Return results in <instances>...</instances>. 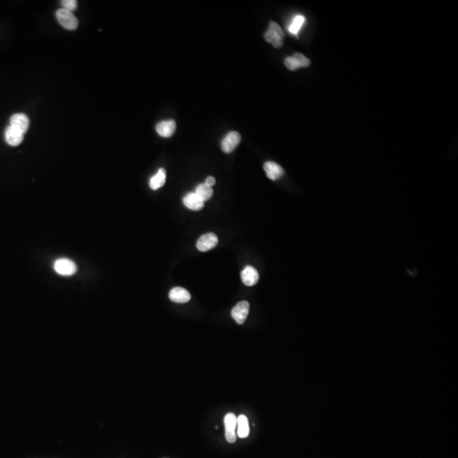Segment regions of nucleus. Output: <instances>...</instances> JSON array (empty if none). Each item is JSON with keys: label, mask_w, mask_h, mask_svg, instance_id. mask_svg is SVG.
<instances>
[{"label": "nucleus", "mask_w": 458, "mask_h": 458, "mask_svg": "<svg viewBox=\"0 0 458 458\" xmlns=\"http://www.w3.org/2000/svg\"><path fill=\"white\" fill-rule=\"evenodd\" d=\"M205 183L206 184V185L210 186V187H212V186H214L215 184H216V179H215L213 177H208L207 178H206V180H205Z\"/></svg>", "instance_id": "4be33fe9"}, {"label": "nucleus", "mask_w": 458, "mask_h": 458, "mask_svg": "<svg viewBox=\"0 0 458 458\" xmlns=\"http://www.w3.org/2000/svg\"><path fill=\"white\" fill-rule=\"evenodd\" d=\"M166 172L163 168L159 169L157 173L149 180V187L153 190H157L166 183Z\"/></svg>", "instance_id": "dca6fc26"}, {"label": "nucleus", "mask_w": 458, "mask_h": 458, "mask_svg": "<svg viewBox=\"0 0 458 458\" xmlns=\"http://www.w3.org/2000/svg\"><path fill=\"white\" fill-rule=\"evenodd\" d=\"M24 133L15 127L8 126L5 130V140L10 146H17L22 142Z\"/></svg>", "instance_id": "9d476101"}, {"label": "nucleus", "mask_w": 458, "mask_h": 458, "mask_svg": "<svg viewBox=\"0 0 458 458\" xmlns=\"http://www.w3.org/2000/svg\"><path fill=\"white\" fill-rule=\"evenodd\" d=\"M183 204L192 211H200L204 207V201L195 193H189L183 198Z\"/></svg>", "instance_id": "4468645a"}, {"label": "nucleus", "mask_w": 458, "mask_h": 458, "mask_svg": "<svg viewBox=\"0 0 458 458\" xmlns=\"http://www.w3.org/2000/svg\"><path fill=\"white\" fill-rule=\"evenodd\" d=\"M241 280L246 286H254L259 280L258 272L255 267L247 266L241 272Z\"/></svg>", "instance_id": "1a4fd4ad"}, {"label": "nucleus", "mask_w": 458, "mask_h": 458, "mask_svg": "<svg viewBox=\"0 0 458 458\" xmlns=\"http://www.w3.org/2000/svg\"><path fill=\"white\" fill-rule=\"evenodd\" d=\"M284 64L286 65V67L290 70H298L299 68H301L297 60L293 56L287 57L284 60Z\"/></svg>", "instance_id": "412c9836"}, {"label": "nucleus", "mask_w": 458, "mask_h": 458, "mask_svg": "<svg viewBox=\"0 0 458 458\" xmlns=\"http://www.w3.org/2000/svg\"><path fill=\"white\" fill-rule=\"evenodd\" d=\"M264 170L267 173V177L270 178L271 180H278L284 174V169L273 161L266 162L264 164Z\"/></svg>", "instance_id": "ddd939ff"}, {"label": "nucleus", "mask_w": 458, "mask_h": 458, "mask_svg": "<svg viewBox=\"0 0 458 458\" xmlns=\"http://www.w3.org/2000/svg\"><path fill=\"white\" fill-rule=\"evenodd\" d=\"M194 193L205 202L206 200H210L213 195V189L205 183H201L200 185L197 186Z\"/></svg>", "instance_id": "f3484780"}, {"label": "nucleus", "mask_w": 458, "mask_h": 458, "mask_svg": "<svg viewBox=\"0 0 458 458\" xmlns=\"http://www.w3.org/2000/svg\"><path fill=\"white\" fill-rule=\"evenodd\" d=\"M53 268L57 273L62 276H71L76 273V265L71 260L67 258L58 259L54 262Z\"/></svg>", "instance_id": "7ed1b4c3"}, {"label": "nucleus", "mask_w": 458, "mask_h": 458, "mask_svg": "<svg viewBox=\"0 0 458 458\" xmlns=\"http://www.w3.org/2000/svg\"><path fill=\"white\" fill-rule=\"evenodd\" d=\"M285 36L281 26L278 23L271 21L269 23V28L265 33V39L273 44L276 48H281L284 44V37Z\"/></svg>", "instance_id": "f257e3e1"}, {"label": "nucleus", "mask_w": 458, "mask_h": 458, "mask_svg": "<svg viewBox=\"0 0 458 458\" xmlns=\"http://www.w3.org/2000/svg\"><path fill=\"white\" fill-rule=\"evenodd\" d=\"M56 18L59 24L67 30H75L78 26V20L72 12L59 8L56 12Z\"/></svg>", "instance_id": "f03ea898"}, {"label": "nucleus", "mask_w": 458, "mask_h": 458, "mask_svg": "<svg viewBox=\"0 0 458 458\" xmlns=\"http://www.w3.org/2000/svg\"><path fill=\"white\" fill-rule=\"evenodd\" d=\"M224 425H225V436L227 442L229 443H234L236 442L237 436V418L233 413H228L224 418Z\"/></svg>", "instance_id": "39448f33"}, {"label": "nucleus", "mask_w": 458, "mask_h": 458, "mask_svg": "<svg viewBox=\"0 0 458 458\" xmlns=\"http://www.w3.org/2000/svg\"><path fill=\"white\" fill-rule=\"evenodd\" d=\"M169 298L175 303H187L190 301L191 295L188 290L182 287H176L169 293Z\"/></svg>", "instance_id": "6e6552de"}, {"label": "nucleus", "mask_w": 458, "mask_h": 458, "mask_svg": "<svg viewBox=\"0 0 458 458\" xmlns=\"http://www.w3.org/2000/svg\"><path fill=\"white\" fill-rule=\"evenodd\" d=\"M61 4L63 6L62 8L68 11L72 12L77 8V2L76 0H63L61 1Z\"/></svg>", "instance_id": "aec40b11"}, {"label": "nucleus", "mask_w": 458, "mask_h": 458, "mask_svg": "<svg viewBox=\"0 0 458 458\" xmlns=\"http://www.w3.org/2000/svg\"><path fill=\"white\" fill-rule=\"evenodd\" d=\"M217 244H218V238L217 235L212 233H209L204 234L200 237V239H198L196 246L197 249L200 251L205 252V251L212 250L214 247L217 246Z\"/></svg>", "instance_id": "423d86ee"}, {"label": "nucleus", "mask_w": 458, "mask_h": 458, "mask_svg": "<svg viewBox=\"0 0 458 458\" xmlns=\"http://www.w3.org/2000/svg\"><path fill=\"white\" fill-rule=\"evenodd\" d=\"M305 22H306V18L303 15H296L293 19L292 22L289 26V31L294 35H298L299 31H301V27L303 26Z\"/></svg>", "instance_id": "a211bd4d"}, {"label": "nucleus", "mask_w": 458, "mask_h": 458, "mask_svg": "<svg viewBox=\"0 0 458 458\" xmlns=\"http://www.w3.org/2000/svg\"><path fill=\"white\" fill-rule=\"evenodd\" d=\"M293 57L297 60L299 65H300V67L301 68L308 67V66L311 65V61H310L309 59H307V57L303 55L302 53H295Z\"/></svg>", "instance_id": "6ab92c4d"}, {"label": "nucleus", "mask_w": 458, "mask_h": 458, "mask_svg": "<svg viewBox=\"0 0 458 458\" xmlns=\"http://www.w3.org/2000/svg\"><path fill=\"white\" fill-rule=\"evenodd\" d=\"M250 434V425L248 419L245 415L237 418V435L239 438H246Z\"/></svg>", "instance_id": "2eb2a0df"}, {"label": "nucleus", "mask_w": 458, "mask_h": 458, "mask_svg": "<svg viewBox=\"0 0 458 458\" xmlns=\"http://www.w3.org/2000/svg\"><path fill=\"white\" fill-rule=\"evenodd\" d=\"M176 122L173 120L160 121L156 125L158 134L164 138H170L174 134L176 131Z\"/></svg>", "instance_id": "f8f14e48"}, {"label": "nucleus", "mask_w": 458, "mask_h": 458, "mask_svg": "<svg viewBox=\"0 0 458 458\" xmlns=\"http://www.w3.org/2000/svg\"><path fill=\"white\" fill-rule=\"evenodd\" d=\"M10 126L15 127L16 129L20 130L25 134L26 131L28 130L30 121L29 119L25 114L22 113H17L12 115L10 118Z\"/></svg>", "instance_id": "9b49d317"}, {"label": "nucleus", "mask_w": 458, "mask_h": 458, "mask_svg": "<svg viewBox=\"0 0 458 458\" xmlns=\"http://www.w3.org/2000/svg\"><path fill=\"white\" fill-rule=\"evenodd\" d=\"M249 312H250V304L248 301H243L239 302L235 307H233L231 314L234 321L239 325H241L245 323Z\"/></svg>", "instance_id": "20e7f679"}, {"label": "nucleus", "mask_w": 458, "mask_h": 458, "mask_svg": "<svg viewBox=\"0 0 458 458\" xmlns=\"http://www.w3.org/2000/svg\"><path fill=\"white\" fill-rule=\"evenodd\" d=\"M240 141H241V136L239 132H235V131L228 132L225 138L222 139V144H221L222 149L227 154H229L236 149Z\"/></svg>", "instance_id": "0eeeda50"}]
</instances>
